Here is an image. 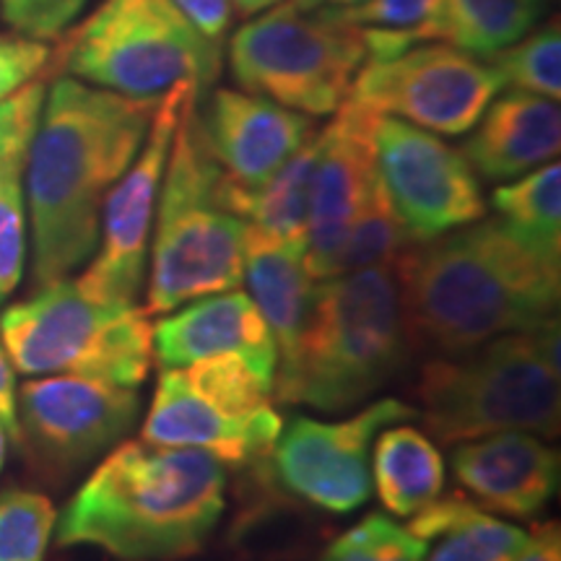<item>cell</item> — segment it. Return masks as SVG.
<instances>
[{"label": "cell", "instance_id": "cell-1", "mask_svg": "<svg viewBox=\"0 0 561 561\" xmlns=\"http://www.w3.org/2000/svg\"><path fill=\"white\" fill-rule=\"evenodd\" d=\"M159 100L123 96L70 76L47 89L24 170L37 286L66 278L94 255L104 201L136 161Z\"/></svg>", "mask_w": 561, "mask_h": 561}, {"label": "cell", "instance_id": "cell-2", "mask_svg": "<svg viewBox=\"0 0 561 561\" xmlns=\"http://www.w3.org/2000/svg\"><path fill=\"white\" fill-rule=\"evenodd\" d=\"M396 276L413 339L458 354L557 318L561 255L479 219L413 244Z\"/></svg>", "mask_w": 561, "mask_h": 561}, {"label": "cell", "instance_id": "cell-3", "mask_svg": "<svg viewBox=\"0 0 561 561\" xmlns=\"http://www.w3.org/2000/svg\"><path fill=\"white\" fill-rule=\"evenodd\" d=\"M227 504V471L191 447H112L55 523L58 546H94L121 561L198 553Z\"/></svg>", "mask_w": 561, "mask_h": 561}, {"label": "cell", "instance_id": "cell-4", "mask_svg": "<svg viewBox=\"0 0 561 561\" xmlns=\"http://www.w3.org/2000/svg\"><path fill=\"white\" fill-rule=\"evenodd\" d=\"M411 341L396 268L322 278L294 356L273 377V398L320 411L351 409L405 367Z\"/></svg>", "mask_w": 561, "mask_h": 561}, {"label": "cell", "instance_id": "cell-5", "mask_svg": "<svg viewBox=\"0 0 561 561\" xmlns=\"http://www.w3.org/2000/svg\"><path fill=\"white\" fill-rule=\"evenodd\" d=\"M416 398V416L442 445L500 432L557 437L559 318L426 362Z\"/></svg>", "mask_w": 561, "mask_h": 561}, {"label": "cell", "instance_id": "cell-6", "mask_svg": "<svg viewBox=\"0 0 561 561\" xmlns=\"http://www.w3.org/2000/svg\"><path fill=\"white\" fill-rule=\"evenodd\" d=\"M224 170L210 157L198 121V94L182 110L159 191L157 240L146 289L149 314L240 289L248 221L221 203Z\"/></svg>", "mask_w": 561, "mask_h": 561}, {"label": "cell", "instance_id": "cell-7", "mask_svg": "<svg viewBox=\"0 0 561 561\" xmlns=\"http://www.w3.org/2000/svg\"><path fill=\"white\" fill-rule=\"evenodd\" d=\"M50 73L136 100H159L180 83L206 89L221 70V45L172 0H102L58 37Z\"/></svg>", "mask_w": 561, "mask_h": 561}, {"label": "cell", "instance_id": "cell-8", "mask_svg": "<svg viewBox=\"0 0 561 561\" xmlns=\"http://www.w3.org/2000/svg\"><path fill=\"white\" fill-rule=\"evenodd\" d=\"M0 346L21 375L96 377L138 388L153 364V322L144 307L96 301L76 280L60 278L3 312Z\"/></svg>", "mask_w": 561, "mask_h": 561}, {"label": "cell", "instance_id": "cell-9", "mask_svg": "<svg viewBox=\"0 0 561 561\" xmlns=\"http://www.w3.org/2000/svg\"><path fill=\"white\" fill-rule=\"evenodd\" d=\"M367 58L359 26L328 9L301 11L291 0L263 11L229 39V68L242 91L310 117L333 115L348 100Z\"/></svg>", "mask_w": 561, "mask_h": 561}, {"label": "cell", "instance_id": "cell-10", "mask_svg": "<svg viewBox=\"0 0 561 561\" xmlns=\"http://www.w3.org/2000/svg\"><path fill=\"white\" fill-rule=\"evenodd\" d=\"M280 430L273 382L227 354L161 371L140 439L242 466L268 455Z\"/></svg>", "mask_w": 561, "mask_h": 561}, {"label": "cell", "instance_id": "cell-11", "mask_svg": "<svg viewBox=\"0 0 561 561\" xmlns=\"http://www.w3.org/2000/svg\"><path fill=\"white\" fill-rule=\"evenodd\" d=\"M502 91L486 60L447 45L421 42L388 60H367L348 100L439 136H462Z\"/></svg>", "mask_w": 561, "mask_h": 561}, {"label": "cell", "instance_id": "cell-12", "mask_svg": "<svg viewBox=\"0 0 561 561\" xmlns=\"http://www.w3.org/2000/svg\"><path fill=\"white\" fill-rule=\"evenodd\" d=\"M140 411L136 388L76 375H42L16 390L19 445L34 471L60 481L133 430Z\"/></svg>", "mask_w": 561, "mask_h": 561}, {"label": "cell", "instance_id": "cell-13", "mask_svg": "<svg viewBox=\"0 0 561 561\" xmlns=\"http://www.w3.org/2000/svg\"><path fill=\"white\" fill-rule=\"evenodd\" d=\"M201 94L193 83H180L157 104L153 121L128 172L115 182L102 206L100 242L94 261L76 286L96 301L133 305L146 276V252L153 227L161 178L170 157L174 130L191 96Z\"/></svg>", "mask_w": 561, "mask_h": 561}, {"label": "cell", "instance_id": "cell-14", "mask_svg": "<svg viewBox=\"0 0 561 561\" xmlns=\"http://www.w3.org/2000/svg\"><path fill=\"white\" fill-rule=\"evenodd\" d=\"M375 164L382 191L413 242L483 219L481 182L462 151L398 117L377 115Z\"/></svg>", "mask_w": 561, "mask_h": 561}, {"label": "cell", "instance_id": "cell-15", "mask_svg": "<svg viewBox=\"0 0 561 561\" xmlns=\"http://www.w3.org/2000/svg\"><path fill=\"white\" fill-rule=\"evenodd\" d=\"M416 419V409L385 398L346 421L294 419L273 442V468L291 494L314 507L351 512L369 500V447L398 421Z\"/></svg>", "mask_w": 561, "mask_h": 561}, {"label": "cell", "instance_id": "cell-16", "mask_svg": "<svg viewBox=\"0 0 561 561\" xmlns=\"http://www.w3.org/2000/svg\"><path fill=\"white\" fill-rule=\"evenodd\" d=\"M320 130L310 208L305 231V268L314 280L339 276V261L351 221L377 180V112L346 100Z\"/></svg>", "mask_w": 561, "mask_h": 561}, {"label": "cell", "instance_id": "cell-17", "mask_svg": "<svg viewBox=\"0 0 561 561\" xmlns=\"http://www.w3.org/2000/svg\"><path fill=\"white\" fill-rule=\"evenodd\" d=\"M198 121L210 157L248 191L265 185L318 133L310 115L237 89H216Z\"/></svg>", "mask_w": 561, "mask_h": 561}, {"label": "cell", "instance_id": "cell-18", "mask_svg": "<svg viewBox=\"0 0 561 561\" xmlns=\"http://www.w3.org/2000/svg\"><path fill=\"white\" fill-rule=\"evenodd\" d=\"M240 356L257 375L276 377V343L250 294L221 291L195 299L153 325V356L161 369L187 367L210 356Z\"/></svg>", "mask_w": 561, "mask_h": 561}, {"label": "cell", "instance_id": "cell-19", "mask_svg": "<svg viewBox=\"0 0 561 561\" xmlns=\"http://www.w3.org/2000/svg\"><path fill=\"white\" fill-rule=\"evenodd\" d=\"M458 481L486 510L533 517L559 489V450L533 432H500L453 450Z\"/></svg>", "mask_w": 561, "mask_h": 561}, {"label": "cell", "instance_id": "cell-20", "mask_svg": "<svg viewBox=\"0 0 561 561\" xmlns=\"http://www.w3.org/2000/svg\"><path fill=\"white\" fill-rule=\"evenodd\" d=\"M471 130L462 157L473 172L494 182L523 178L557 161L561 149L559 104L528 91L515 89L491 100Z\"/></svg>", "mask_w": 561, "mask_h": 561}, {"label": "cell", "instance_id": "cell-21", "mask_svg": "<svg viewBox=\"0 0 561 561\" xmlns=\"http://www.w3.org/2000/svg\"><path fill=\"white\" fill-rule=\"evenodd\" d=\"M244 280L276 343V369L286 367L310 314L314 280L297 244L255 227L244 229Z\"/></svg>", "mask_w": 561, "mask_h": 561}, {"label": "cell", "instance_id": "cell-22", "mask_svg": "<svg viewBox=\"0 0 561 561\" xmlns=\"http://www.w3.org/2000/svg\"><path fill=\"white\" fill-rule=\"evenodd\" d=\"M45 94L47 81L37 79L0 102V297L16 289L24 276V170Z\"/></svg>", "mask_w": 561, "mask_h": 561}, {"label": "cell", "instance_id": "cell-23", "mask_svg": "<svg viewBox=\"0 0 561 561\" xmlns=\"http://www.w3.org/2000/svg\"><path fill=\"white\" fill-rule=\"evenodd\" d=\"M409 530L434 543L424 561H515L528 541L525 530L496 520L460 496L426 504L413 515Z\"/></svg>", "mask_w": 561, "mask_h": 561}, {"label": "cell", "instance_id": "cell-24", "mask_svg": "<svg viewBox=\"0 0 561 561\" xmlns=\"http://www.w3.org/2000/svg\"><path fill=\"white\" fill-rule=\"evenodd\" d=\"M371 466L380 502L398 517L416 515L445 486V460L434 442L405 424L377 434Z\"/></svg>", "mask_w": 561, "mask_h": 561}, {"label": "cell", "instance_id": "cell-25", "mask_svg": "<svg viewBox=\"0 0 561 561\" xmlns=\"http://www.w3.org/2000/svg\"><path fill=\"white\" fill-rule=\"evenodd\" d=\"M549 0H439L432 42L486 60L541 24Z\"/></svg>", "mask_w": 561, "mask_h": 561}, {"label": "cell", "instance_id": "cell-26", "mask_svg": "<svg viewBox=\"0 0 561 561\" xmlns=\"http://www.w3.org/2000/svg\"><path fill=\"white\" fill-rule=\"evenodd\" d=\"M496 219L530 242L533 248L561 255V167L559 161L538 167L520 180L494 191Z\"/></svg>", "mask_w": 561, "mask_h": 561}, {"label": "cell", "instance_id": "cell-27", "mask_svg": "<svg viewBox=\"0 0 561 561\" xmlns=\"http://www.w3.org/2000/svg\"><path fill=\"white\" fill-rule=\"evenodd\" d=\"M439 0H367L354 9H328L367 39V60H388L421 42H432Z\"/></svg>", "mask_w": 561, "mask_h": 561}, {"label": "cell", "instance_id": "cell-28", "mask_svg": "<svg viewBox=\"0 0 561 561\" xmlns=\"http://www.w3.org/2000/svg\"><path fill=\"white\" fill-rule=\"evenodd\" d=\"M409 231L398 221L388 195L382 191V182L377 178L371 182L367 198L356 210L351 221L348 237L343 242L339 273L362 271V268H398L403 255L413 248Z\"/></svg>", "mask_w": 561, "mask_h": 561}, {"label": "cell", "instance_id": "cell-29", "mask_svg": "<svg viewBox=\"0 0 561 561\" xmlns=\"http://www.w3.org/2000/svg\"><path fill=\"white\" fill-rule=\"evenodd\" d=\"M486 62L500 76L502 87L559 102L561 96V24L559 16L530 30Z\"/></svg>", "mask_w": 561, "mask_h": 561}, {"label": "cell", "instance_id": "cell-30", "mask_svg": "<svg viewBox=\"0 0 561 561\" xmlns=\"http://www.w3.org/2000/svg\"><path fill=\"white\" fill-rule=\"evenodd\" d=\"M55 523L45 494L9 489L0 494V561H45Z\"/></svg>", "mask_w": 561, "mask_h": 561}, {"label": "cell", "instance_id": "cell-31", "mask_svg": "<svg viewBox=\"0 0 561 561\" xmlns=\"http://www.w3.org/2000/svg\"><path fill=\"white\" fill-rule=\"evenodd\" d=\"M430 543L390 517L371 512L335 538L322 561H424Z\"/></svg>", "mask_w": 561, "mask_h": 561}, {"label": "cell", "instance_id": "cell-32", "mask_svg": "<svg viewBox=\"0 0 561 561\" xmlns=\"http://www.w3.org/2000/svg\"><path fill=\"white\" fill-rule=\"evenodd\" d=\"M91 0H0V16L21 37L50 42L68 32Z\"/></svg>", "mask_w": 561, "mask_h": 561}, {"label": "cell", "instance_id": "cell-33", "mask_svg": "<svg viewBox=\"0 0 561 561\" xmlns=\"http://www.w3.org/2000/svg\"><path fill=\"white\" fill-rule=\"evenodd\" d=\"M53 47L21 34H0V102L26 83L50 76Z\"/></svg>", "mask_w": 561, "mask_h": 561}, {"label": "cell", "instance_id": "cell-34", "mask_svg": "<svg viewBox=\"0 0 561 561\" xmlns=\"http://www.w3.org/2000/svg\"><path fill=\"white\" fill-rule=\"evenodd\" d=\"M172 3L185 13L195 30L221 45L231 26V19H234L231 0H172Z\"/></svg>", "mask_w": 561, "mask_h": 561}, {"label": "cell", "instance_id": "cell-35", "mask_svg": "<svg viewBox=\"0 0 561 561\" xmlns=\"http://www.w3.org/2000/svg\"><path fill=\"white\" fill-rule=\"evenodd\" d=\"M0 421L9 430V437L19 442V424H16V369L0 346Z\"/></svg>", "mask_w": 561, "mask_h": 561}, {"label": "cell", "instance_id": "cell-36", "mask_svg": "<svg viewBox=\"0 0 561 561\" xmlns=\"http://www.w3.org/2000/svg\"><path fill=\"white\" fill-rule=\"evenodd\" d=\"M515 561H561V533L559 525H543L533 536H528L523 551L517 553Z\"/></svg>", "mask_w": 561, "mask_h": 561}, {"label": "cell", "instance_id": "cell-37", "mask_svg": "<svg viewBox=\"0 0 561 561\" xmlns=\"http://www.w3.org/2000/svg\"><path fill=\"white\" fill-rule=\"evenodd\" d=\"M291 3L301 11H314V9H354V5L367 3V0H291Z\"/></svg>", "mask_w": 561, "mask_h": 561}, {"label": "cell", "instance_id": "cell-38", "mask_svg": "<svg viewBox=\"0 0 561 561\" xmlns=\"http://www.w3.org/2000/svg\"><path fill=\"white\" fill-rule=\"evenodd\" d=\"M280 3V0H231V9L242 16H257V13L273 9V5Z\"/></svg>", "mask_w": 561, "mask_h": 561}, {"label": "cell", "instance_id": "cell-39", "mask_svg": "<svg viewBox=\"0 0 561 561\" xmlns=\"http://www.w3.org/2000/svg\"><path fill=\"white\" fill-rule=\"evenodd\" d=\"M5 450H9V430H5V424L0 421V471H3Z\"/></svg>", "mask_w": 561, "mask_h": 561}]
</instances>
